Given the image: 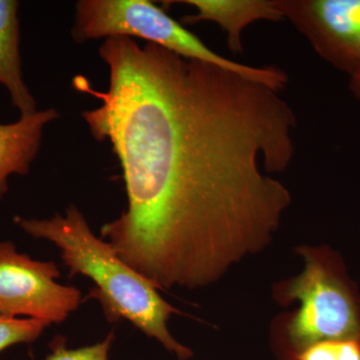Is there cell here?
I'll list each match as a JSON object with an SVG mask.
<instances>
[{
    "mask_svg": "<svg viewBox=\"0 0 360 360\" xmlns=\"http://www.w3.org/2000/svg\"><path fill=\"white\" fill-rule=\"evenodd\" d=\"M300 250L304 270L283 291L285 302H300L286 328V360L319 341L360 340V295L338 255L328 250Z\"/></svg>",
    "mask_w": 360,
    "mask_h": 360,
    "instance_id": "cell-4",
    "label": "cell"
},
{
    "mask_svg": "<svg viewBox=\"0 0 360 360\" xmlns=\"http://www.w3.org/2000/svg\"><path fill=\"white\" fill-rule=\"evenodd\" d=\"M105 91L82 117L120 161L127 210L101 227L123 262L158 290L210 285L271 240L290 205L272 174L295 156L296 115L262 82L134 39L99 47Z\"/></svg>",
    "mask_w": 360,
    "mask_h": 360,
    "instance_id": "cell-1",
    "label": "cell"
},
{
    "mask_svg": "<svg viewBox=\"0 0 360 360\" xmlns=\"http://www.w3.org/2000/svg\"><path fill=\"white\" fill-rule=\"evenodd\" d=\"M179 4H188L195 13L186 15L187 25L212 21L226 32L229 49L234 53L243 52L241 35L246 26L258 20H284L278 1L266 0H184Z\"/></svg>",
    "mask_w": 360,
    "mask_h": 360,
    "instance_id": "cell-8",
    "label": "cell"
},
{
    "mask_svg": "<svg viewBox=\"0 0 360 360\" xmlns=\"http://www.w3.org/2000/svg\"><path fill=\"white\" fill-rule=\"evenodd\" d=\"M349 86L352 94L360 101V72L350 77Z\"/></svg>",
    "mask_w": 360,
    "mask_h": 360,
    "instance_id": "cell-13",
    "label": "cell"
},
{
    "mask_svg": "<svg viewBox=\"0 0 360 360\" xmlns=\"http://www.w3.org/2000/svg\"><path fill=\"white\" fill-rule=\"evenodd\" d=\"M290 360H360V340L319 341L300 350Z\"/></svg>",
    "mask_w": 360,
    "mask_h": 360,
    "instance_id": "cell-10",
    "label": "cell"
},
{
    "mask_svg": "<svg viewBox=\"0 0 360 360\" xmlns=\"http://www.w3.org/2000/svg\"><path fill=\"white\" fill-rule=\"evenodd\" d=\"M317 53L336 70L360 72V0L278 1Z\"/></svg>",
    "mask_w": 360,
    "mask_h": 360,
    "instance_id": "cell-6",
    "label": "cell"
},
{
    "mask_svg": "<svg viewBox=\"0 0 360 360\" xmlns=\"http://www.w3.org/2000/svg\"><path fill=\"white\" fill-rule=\"evenodd\" d=\"M46 324L32 319H9L0 315V352L21 343L34 342Z\"/></svg>",
    "mask_w": 360,
    "mask_h": 360,
    "instance_id": "cell-11",
    "label": "cell"
},
{
    "mask_svg": "<svg viewBox=\"0 0 360 360\" xmlns=\"http://www.w3.org/2000/svg\"><path fill=\"white\" fill-rule=\"evenodd\" d=\"M113 340L115 333H110L101 342L77 349H68L63 341L54 342L52 354L44 360H108Z\"/></svg>",
    "mask_w": 360,
    "mask_h": 360,
    "instance_id": "cell-12",
    "label": "cell"
},
{
    "mask_svg": "<svg viewBox=\"0 0 360 360\" xmlns=\"http://www.w3.org/2000/svg\"><path fill=\"white\" fill-rule=\"evenodd\" d=\"M56 108L20 115L18 122L0 123V200L8 191L13 175H26L41 148L45 127L58 120Z\"/></svg>",
    "mask_w": 360,
    "mask_h": 360,
    "instance_id": "cell-7",
    "label": "cell"
},
{
    "mask_svg": "<svg viewBox=\"0 0 360 360\" xmlns=\"http://www.w3.org/2000/svg\"><path fill=\"white\" fill-rule=\"evenodd\" d=\"M20 2L0 0V84L20 115L37 112V104L23 79L20 58Z\"/></svg>",
    "mask_w": 360,
    "mask_h": 360,
    "instance_id": "cell-9",
    "label": "cell"
},
{
    "mask_svg": "<svg viewBox=\"0 0 360 360\" xmlns=\"http://www.w3.org/2000/svg\"><path fill=\"white\" fill-rule=\"evenodd\" d=\"M71 37L77 44L110 37H137L186 58L200 59L281 90L288 75L276 68H253L222 58L148 0H80Z\"/></svg>",
    "mask_w": 360,
    "mask_h": 360,
    "instance_id": "cell-3",
    "label": "cell"
},
{
    "mask_svg": "<svg viewBox=\"0 0 360 360\" xmlns=\"http://www.w3.org/2000/svg\"><path fill=\"white\" fill-rule=\"evenodd\" d=\"M59 276L56 262L33 259L11 241H0V315L63 323L82 298L77 288L56 283Z\"/></svg>",
    "mask_w": 360,
    "mask_h": 360,
    "instance_id": "cell-5",
    "label": "cell"
},
{
    "mask_svg": "<svg viewBox=\"0 0 360 360\" xmlns=\"http://www.w3.org/2000/svg\"><path fill=\"white\" fill-rule=\"evenodd\" d=\"M14 222L32 238L58 246L70 277L82 274L94 281L96 288L90 296L101 303L108 321H129L179 360L193 356V350L180 345L168 330V319L177 309L161 297L155 284L123 262L108 241L94 236L77 206H68L65 217L59 213L46 219L16 217Z\"/></svg>",
    "mask_w": 360,
    "mask_h": 360,
    "instance_id": "cell-2",
    "label": "cell"
}]
</instances>
